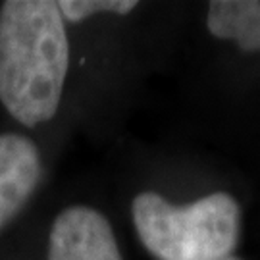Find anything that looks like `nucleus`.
<instances>
[{"label": "nucleus", "mask_w": 260, "mask_h": 260, "mask_svg": "<svg viewBox=\"0 0 260 260\" xmlns=\"http://www.w3.org/2000/svg\"><path fill=\"white\" fill-rule=\"evenodd\" d=\"M70 68L66 21L52 0L0 6V103L14 120L37 127L58 112Z\"/></svg>", "instance_id": "obj_1"}, {"label": "nucleus", "mask_w": 260, "mask_h": 260, "mask_svg": "<svg viewBox=\"0 0 260 260\" xmlns=\"http://www.w3.org/2000/svg\"><path fill=\"white\" fill-rule=\"evenodd\" d=\"M133 223L156 260H222L241 235V206L228 193H210L189 205H172L145 191L133 199Z\"/></svg>", "instance_id": "obj_2"}, {"label": "nucleus", "mask_w": 260, "mask_h": 260, "mask_svg": "<svg viewBox=\"0 0 260 260\" xmlns=\"http://www.w3.org/2000/svg\"><path fill=\"white\" fill-rule=\"evenodd\" d=\"M47 260H121L110 222L91 206H68L48 233Z\"/></svg>", "instance_id": "obj_3"}, {"label": "nucleus", "mask_w": 260, "mask_h": 260, "mask_svg": "<svg viewBox=\"0 0 260 260\" xmlns=\"http://www.w3.org/2000/svg\"><path fill=\"white\" fill-rule=\"evenodd\" d=\"M43 177L37 145L21 133L0 135V232L18 216Z\"/></svg>", "instance_id": "obj_4"}, {"label": "nucleus", "mask_w": 260, "mask_h": 260, "mask_svg": "<svg viewBox=\"0 0 260 260\" xmlns=\"http://www.w3.org/2000/svg\"><path fill=\"white\" fill-rule=\"evenodd\" d=\"M206 27L245 52L260 50V0H216L208 4Z\"/></svg>", "instance_id": "obj_5"}, {"label": "nucleus", "mask_w": 260, "mask_h": 260, "mask_svg": "<svg viewBox=\"0 0 260 260\" xmlns=\"http://www.w3.org/2000/svg\"><path fill=\"white\" fill-rule=\"evenodd\" d=\"M135 0H62L58 2V10L64 21L81 23L96 14H118L125 16L137 8Z\"/></svg>", "instance_id": "obj_6"}, {"label": "nucleus", "mask_w": 260, "mask_h": 260, "mask_svg": "<svg viewBox=\"0 0 260 260\" xmlns=\"http://www.w3.org/2000/svg\"><path fill=\"white\" fill-rule=\"evenodd\" d=\"M222 260H239V258H235V256H228V258H222Z\"/></svg>", "instance_id": "obj_7"}]
</instances>
